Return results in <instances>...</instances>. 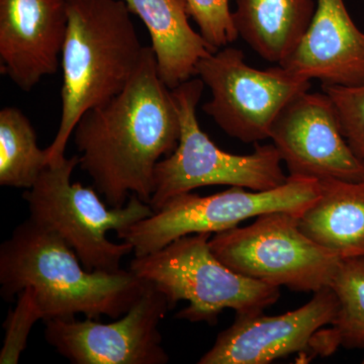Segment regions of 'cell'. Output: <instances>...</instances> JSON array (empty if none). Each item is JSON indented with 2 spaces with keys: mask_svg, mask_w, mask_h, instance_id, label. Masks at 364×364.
Segmentation results:
<instances>
[{
  "mask_svg": "<svg viewBox=\"0 0 364 364\" xmlns=\"http://www.w3.org/2000/svg\"><path fill=\"white\" fill-rule=\"evenodd\" d=\"M149 32L159 77L170 90L196 75V65L215 52L189 23L184 0H123Z\"/></svg>",
  "mask_w": 364,
  "mask_h": 364,
  "instance_id": "9a60e30c",
  "label": "cell"
},
{
  "mask_svg": "<svg viewBox=\"0 0 364 364\" xmlns=\"http://www.w3.org/2000/svg\"><path fill=\"white\" fill-rule=\"evenodd\" d=\"M322 90L334 102L342 133L364 164V85L352 87L322 85Z\"/></svg>",
  "mask_w": 364,
  "mask_h": 364,
  "instance_id": "7402d4cb",
  "label": "cell"
},
{
  "mask_svg": "<svg viewBox=\"0 0 364 364\" xmlns=\"http://www.w3.org/2000/svg\"><path fill=\"white\" fill-rule=\"evenodd\" d=\"M49 166L30 119L16 107L0 112V186L28 189Z\"/></svg>",
  "mask_w": 364,
  "mask_h": 364,
  "instance_id": "d6986e66",
  "label": "cell"
},
{
  "mask_svg": "<svg viewBox=\"0 0 364 364\" xmlns=\"http://www.w3.org/2000/svg\"><path fill=\"white\" fill-rule=\"evenodd\" d=\"M149 282L130 269H85L59 235L28 217L0 246V294L11 299L32 289L43 321L102 316L122 317L145 293Z\"/></svg>",
  "mask_w": 364,
  "mask_h": 364,
  "instance_id": "7a4b0ae2",
  "label": "cell"
},
{
  "mask_svg": "<svg viewBox=\"0 0 364 364\" xmlns=\"http://www.w3.org/2000/svg\"><path fill=\"white\" fill-rule=\"evenodd\" d=\"M235 28L261 58L282 65L313 20L317 0H235Z\"/></svg>",
  "mask_w": 364,
  "mask_h": 364,
  "instance_id": "e0dca14e",
  "label": "cell"
},
{
  "mask_svg": "<svg viewBox=\"0 0 364 364\" xmlns=\"http://www.w3.org/2000/svg\"><path fill=\"white\" fill-rule=\"evenodd\" d=\"M205 83L189 79L172 90L181 119L176 149L158 162L155 189L149 205L153 210L172 196L210 186H238L263 191L287 181L282 160L273 144L257 145L253 153L236 155L222 150L200 128L196 107Z\"/></svg>",
  "mask_w": 364,
  "mask_h": 364,
  "instance_id": "8992f818",
  "label": "cell"
},
{
  "mask_svg": "<svg viewBox=\"0 0 364 364\" xmlns=\"http://www.w3.org/2000/svg\"><path fill=\"white\" fill-rule=\"evenodd\" d=\"M66 0H0V70L28 92L58 71L65 42Z\"/></svg>",
  "mask_w": 364,
  "mask_h": 364,
  "instance_id": "4fadbf2b",
  "label": "cell"
},
{
  "mask_svg": "<svg viewBox=\"0 0 364 364\" xmlns=\"http://www.w3.org/2000/svg\"><path fill=\"white\" fill-rule=\"evenodd\" d=\"M364 349V348H363ZM363 363L364 364V356H363Z\"/></svg>",
  "mask_w": 364,
  "mask_h": 364,
  "instance_id": "603a6c76",
  "label": "cell"
},
{
  "mask_svg": "<svg viewBox=\"0 0 364 364\" xmlns=\"http://www.w3.org/2000/svg\"><path fill=\"white\" fill-rule=\"evenodd\" d=\"M189 16L196 21L200 35L218 51L239 37L235 28L230 0H184Z\"/></svg>",
  "mask_w": 364,
  "mask_h": 364,
  "instance_id": "44dd1931",
  "label": "cell"
},
{
  "mask_svg": "<svg viewBox=\"0 0 364 364\" xmlns=\"http://www.w3.org/2000/svg\"><path fill=\"white\" fill-rule=\"evenodd\" d=\"M299 77L322 85H364V32L348 13L344 0H317L308 30L282 65Z\"/></svg>",
  "mask_w": 364,
  "mask_h": 364,
  "instance_id": "5bb4252c",
  "label": "cell"
},
{
  "mask_svg": "<svg viewBox=\"0 0 364 364\" xmlns=\"http://www.w3.org/2000/svg\"><path fill=\"white\" fill-rule=\"evenodd\" d=\"M79 156L64 157L49 165L23 198L30 218L49 228L68 244L85 269L114 272L122 269L124 256L134 252L128 242L114 243L107 233H117L153 215L149 203L132 195L121 208L102 202L95 188L71 182Z\"/></svg>",
  "mask_w": 364,
  "mask_h": 364,
  "instance_id": "5b68a950",
  "label": "cell"
},
{
  "mask_svg": "<svg viewBox=\"0 0 364 364\" xmlns=\"http://www.w3.org/2000/svg\"><path fill=\"white\" fill-rule=\"evenodd\" d=\"M171 306L152 284L122 318L109 324L95 318H51L45 338L74 364H166L159 325Z\"/></svg>",
  "mask_w": 364,
  "mask_h": 364,
  "instance_id": "30bf717a",
  "label": "cell"
},
{
  "mask_svg": "<svg viewBox=\"0 0 364 364\" xmlns=\"http://www.w3.org/2000/svg\"><path fill=\"white\" fill-rule=\"evenodd\" d=\"M320 193V181L291 176L282 186L269 191L231 186L207 196L189 191L172 196L150 217L117 235L133 246L135 256H145L181 237L220 233L268 213L287 212L299 217Z\"/></svg>",
  "mask_w": 364,
  "mask_h": 364,
  "instance_id": "52a82bcc",
  "label": "cell"
},
{
  "mask_svg": "<svg viewBox=\"0 0 364 364\" xmlns=\"http://www.w3.org/2000/svg\"><path fill=\"white\" fill-rule=\"evenodd\" d=\"M210 237L188 235L156 252L135 256L130 270L164 294L172 309L178 301H188L176 316L188 322L214 325L226 309L249 315L279 301V287L243 277L218 259Z\"/></svg>",
  "mask_w": 364,
  "mask_h": 364,
  "instance_id": "277c9868",
  "label": "cell"
},
{
  "mask_svg": "<svg viewBox=\"0 0 364 364\" xmlns=\"http://www.w3.org/2000/svg\"><path fill=\"white\" fill-rule=\"evenodd\" d=\"M330 287L338 299V312L314 335L306 360L332 355L340 347L364 348V257L342 259Z\"/></svg>",
  "mask_w": 364,
  "mask_h": 364,
  "instance_id": "ac0fdd59",
  "label": "cell"
},
{
  "mask_svg": "<svg viewBox=\"0 0 364 364\" xmlns=\"http://www.w3.org/2000/svg\"><path fill=\"white\" fill-rule=\"evenodd\" d=\"M196 75L212 93L203 111L227 135L243 143L269 139L272 124L287 102L311 88L310 80L284 67L259 70L249 66L243 52L231 47L200 60Z\"/></svg>",
  "mask_w": 364,
  "mask_h": 364,
  "instance_id": "9c48e42d",
  "label": "cell"
},
{
  "mask_svg": "<svg viewBox=\"0 0 364 364\" xmlns=\"http://www.w3.org/2000/svg\"><path fill=\"white\" fill-rule=\"evenodd\" d=\"M66 2L61 119L47 148L49 165L65 157L67 143L81 117L111 102L127 87L145 51L123 0Z\"/></svg>",
  "mask_w": 364,
  "mask_h": 364,
  "instance_id": "3957f363",
  "label": "cell"
},
{
  "mask_svg": "<svg viewBox=\"0 0 364 364\" xmlns=\"http://www.w3.org/2000/svg\"><path fill=\"white\" fill-rule=\"evenodd\" d=\"M269 139L289 176L355 181L364 164L342 133L334 102L327 93L304 91L275 119Z\"/></svg>",
  "mask_w": 364,
  "mask_h": 364,
  "instance_id": "8fae6325",
  "label": "cell"
},
{
  "mask_svg": "<svg viewBox=\"0 0 364 364\" xmlns=\"http://www.w3.org/2000/svg\"><path fill=\"white\" fill-rule=\"evenodd\" d=\"M210 246L235 272L296 291L316 293L330 287L342 260L309 238L298 215L287 212L261 215L248 226L215 234Z\"/></svg>",
  "mask_w": 364,
  "mask_h": 364,
  "instance_id": "ba28073f",
  "label": "cell"
},
{
  "mask_svg": "<svg viewBox=\"0 0 364 364\" xmlns=\"http://www.w3.org/2000/svg\"><path fill=\"white\" fill-rule=\"evenodd\" d=\"M338 308L334 291L326 287L301 308L282 315L237 314L198 363L267 364L294 353H303L305 359L314 335L331 324Z\"/></svg>",
  "mask_w": 364,
  "mask_h": 364,
  "instance_id": "7c38bea8",
  "label": "cell"
},
{
  "mask_svg": "<svg viewBox=\"0 0 364 364\" xmlns=\"http://www.w3.org/2000/svg\"><path fill=\"white\" fill-rule=\"evenodd\" d=\"M73 136L79 166L109 207H124L132 195L150 203L158 162L174 152L181 136L176 102L159 77L152 48L145 47L119 95L81 117Z\"/></svg>",
  "mask_w": 364,
  "mask_h": 364,
  "instance_id": "6da1fadb",
  "label": "cell"
},
{
  "mask_svg": "<svg viewBox=\"0 0 364 364\" xmlns=\"http://www.w3.org/2000/svg\"><path fill=\"white\" fill-rule=\"evenodd\" d=\"M320 183V196L299 217L301 231L341 259L364 257V177Z\"/></svg>",
  "mask_w": 364,
  "mask_h": 364,
  "instance_id": "2e32d148",
  "label": "cell"
},
{
  "mask_svg": "<svg viewBox=\"0 0 364 364\" xmlns=\"http://www.w3.org/2000/svg\"><path fill=\"white\" fill-rule=\"evenodd\" d=\"M43 320L42 312L32 289H23L18 294V301L4 323V345L0 350V363L16 364L26 350L28 336L33 325Z\"/></svg>",
  "mask_w": 364,
  "mask_h": 364,
  "instance_id": "ffe728a7",
  "label": "cell"
}]
</instances>
